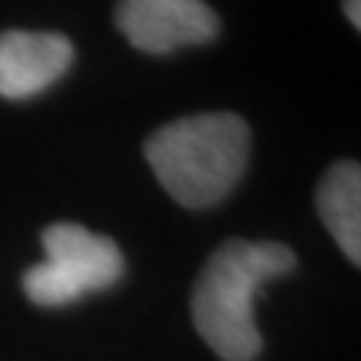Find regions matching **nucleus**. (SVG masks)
<instances>
[{"label":"nucleus","mask_w":361,"mask_h":361,"mask_svg":"<svg viewBox=\"0 0 361 361\" xmlns=\"http://www.w3.org/2000/svg\"><path fill=\"white\" fill-rule=\"evenodd\" d=\"M297 259L279 241H225L207 259L190 297L195 332L222 361H252L262 348L255 297L265 281L295 271Z\"/></svg>","instance_id":"1"},{"label":"nucleus","mask_w":361,"mask_h":361,"mask_svg":"<svg viewBox=\"0 0 361 361\" xmlns=\"http://www.w3.org/2000/svg\"><path fill=\"white\" fill-rule=\"evenodd\" d=\"M145 158L177 204L209 209L228 198L244 177L249 126L233 113L180 118L145 142Z\"/></svg>","instance_id":"2"},{"label":"nucleus","mask_w":361,"mask_h":361,"mask_svg":"<svg viewBox=\"0 0 361 361\" xmlns=\"http://www.w3.org/2000/svg\"><path fill=\"white\" fill-rule=\"evenodd\" d=\"M46 259L27 268L22 286L30 302L40 308H62L91 292L121 281L123 255L113 238L91 233L75 222H56L43 231Z\"/></svg>","instance_id":"3"},{"label":"nucleus","mask_w":361,"mask_h":361,"mask_svg":"<svg viewBox=\"0 0 361 361\" xmlns=\"http://www.w3.org/2000/svg\"><path fill=\"white\" fill-rule=\"evenodd\" d=\"M116 25L134 49L171 54L217 38L219 19L204 0H118Z\"/></svg>","instance_id":"4"},{"label":"nucleus","mask_w":361,"mask_h":361,"mask_svg":"<svg viewBox=\"0 0 361 361\" xmlns=\"http://www.w3.org/2000/svg\"><path fill=\"white\" fill-rule=\"evenodd\" d=\"M75 59L73 43L59 32H0V97L30 99L51 89Z\"/></svg>","instance_id":"5"},{"label":"nucleus","mask_w":361,"mask_h":361,"mask_svg":"<svg viewBox=\"0 0 361 361\" xmlns=\"http://www.w3.org/2000/svg\"><path fill=\"white\" fill-rule=\"evenodd\" d=\"M316 209L345 257L361 265V169L356 161H340L324 174Z\"/></svg>","instance_id":"6"},{"label":"nucleus","mask_w":361,"mask_h":361,"mask_svg":"<svg viewBox=\"0 0 361 361\" xmlns=\"http://www.w3.org/2000/svg\"><path fill=\"white\" fill-rule=\"evenodd\" d=\"M359 3L361 0H345V16L353 27H361V16H359Z\"/></svg>","instance_id":"7"}]
</instances>
